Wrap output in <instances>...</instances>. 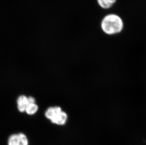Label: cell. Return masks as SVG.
I'll use <instances>...</instances> for the list:
<instances>
[{
    "label": "cell",
    "instance_id": "4",
    "mask_svg": "<svg viewBox=\"0 0 146 145\" xmlns=\"http://www.w3.org/2000/svg\"><path fill=\"white\" fill-rule=\"evenodd\" d=\"M17 107L19 111L21 112H24L26 111L27 107L30 103L29 98L25 95H21L17 100Z\"/></svg>",
    "mask_w": 146,
    "mask_h": 145
},
{
    "label": "cell",
    "instance_id": "6",
    "mask_svg": "<svg viewBox=\"0 0 146 145\" xmlns=\"http://www.w3.org/2000/svg\"><path fill=\"white\" fill-rule=\"evenodd\" d=\"M38 105L35 103H31L29 104L27 107L25 112L27 113V114L29 115H33L36 114L37 110H38Z\"/></svg>",
    "mask_w": 146,
    "mask_h": 145
},
{
    "label": "cell",
    "instance_id": "1",
    "mask_svg": "<svg viewBox=\"0 0 146 145\" xmlns=\"http://www.w3.org/2000/svg\"><path fill=\"white\" fill-rule=\"evenodd\" d=\"M101 28L104 33L113 35L120 33L123 28L121 18L116 14H111L105 16L101 22Z\"/></svg>",
    "mask_w": 146,
    "mask_h": 145
},
{
    "label": "cell",
    "instance_id": "5",
    "mask_svg": "<svg viewBox=\"0 0 146 145\" xmlns=\"http://www.w3.org/2000/svg\"><path fill=\"white\" fill-rule=\"evenodd\" d=\"M98 4L102 8L108 9L112 7L116 0H97Z\"/></svg>",
    "mask_w": 146,
    "mask_h": 145
},
{
    "label": "cell",
    "instance_id": "3",
    "mask_svg": "<svg viewBox=\"0 0 146 145\" xmlns=\"http://www.w3.org/2000/svg\"><path fill=\"white\" fill-rule=\"evenodd\" d=\"M7 145H29L28 137L23 133L13 134L9 137Z\"/></svg>",
    "mask_w": 146,
    "mask_h": 145
},
{
    "label": "cell",
    "instance_id": "2",
    "mask_svg": "<svg viewBox=\"0 0 146 145\" xmlns=\"http://www.w3.org/2000/svg\"><path fill=\"white\" fill-rule=\"evenodd\" d=\"M45 116L54 124L62 126L65 125L68 120V115L59 106L50 107L45 112Z\"/></svg>",
    "mask_w": 146,
    "mask_h": 145
}]
</instances>
